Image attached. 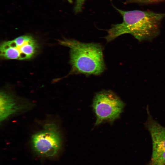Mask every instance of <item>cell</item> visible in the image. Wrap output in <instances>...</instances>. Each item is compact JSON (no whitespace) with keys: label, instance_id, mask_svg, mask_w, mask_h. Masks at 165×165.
<instances>
[{"label":"cell","instance_id":"obj_1","mask_svg":"<svg viewBox=\"0 0 165 165\" xmlns=\"http://www.w3.org/2000/svg\"><path fill=\"white\" fill-rule=\"evenodd\" d=\"M114 7L122 16L123 21L113 25L108 30V35L105 37L107 42L125 34L131 35L140 42L151 40L159 34L165 13L149 10L126 11Z\"/></svg>","mask_w":165,"mask_h":165},{"label":"cell","instance_id":"obj_2","mask_svg":"<svg viewBox=\"0 0 165 165\" xmlns=\"http://www.w3.org/2000/svg\"><path fill=\"white\" fill-rule=\"evenodd\" d=\"M60 44L70 49L72 72L87 75H98L105 69L103 48L96 43H85L73 39L64 38Z\"/></svg>","mask_w":165,"mask_h":165},{"label":"cell","instance_id":"obj_3","mask_svg":"<svg viewBox=\"0 0 165 165\" xmlns=\"http://www.w3.org/2000/svg\"><path fill=\"white\" fill-rule=\"evenodd\" d=\"M124 107V102L113 92L105 90L97 93L93 104L96 117L95 125L105 121L112 122L117 119Z\"/></svg>","mask_w":165,"mask_h":165},{"label":"cell","instance_id":"obj_4","mask_svg":"<svg viewBox=\"0 0 165 165\" xmlns=\"http://www.w3.org/2000/svg\"><path fill=\"white\" fill-rule=\"evenodd\" d=\"M38 46L32 37L23 35L13 40L2 42L0 47V56L7 59H29L36 54Z\"/></svg>","mask_w":165,"mask_h":165},{"label":"cell","instance_id":"obj_5","mask_svg":"<svg viewBox=\"0 0 165 165\" xmlns=\"http://www.w3.org/2000/svg\"><path fill=\"white\" fill-rule=\"evenodd\" d=\"M32 143L35 150L39 155L53 156L57 154L61 147L60 134L55 125L46 124L42 130L33 136Z\"/></svg>","mask_w":165,"mask_h":165},{"label":"cell","instance_id":"obj_6","mask_svg":"<svg viewBox=\"0 0 165 165\" xmlns=\"http://www.w3.org/2000/svg\"><path fill=\"white\" fill-rule=\"evenodd\" d=\"M146 126L151 138L152 148L165 150V127L154 120L149 114Z\"/></svg>","mask_w":165,"mask_h":165},{"label":"cell","instance_id":"obj_7","mask_svg":"<svg viewBox=\"0 0 165 165\" xmlns=\"http://www.w3.org/2000/svg\"><path fill=\"white\" fill-rule=\"evenodd\" d=\"M0 96V120L3 121L15 112L16 106L12 96L6 92H1Z\"/></svg>","mask_w":165,"mask_h":165},{"label":"cell","instance_id":"obj_8","mask_svg":"<svg viewBox=\"0 0 165 165\" xmlns=\"http://www.w3.org/2000/svg\"><path fill=\"white\" fill-rule=\"evenodd\" d=\"M150 165H165V150L152 148Z\"/></svg>","mask_w":165,"mask_h":165},{"label":"cell","instance_id":"obj_9","mask_svg":"<svg viewBox=\"0 0 165 165\" xmlns=\"http://www.w3.org/2000/svg\"><path fill=\"white\" fill-rule=\"evenodd\" d=\"M165 1V0H126L125 4L136 3L144 5L159 3Z\"/></svg>","mask_w":165,"mask_h":165},{"label":"cell","instance_id":"obj_10","mask_svg":"<svg viewBox=\"0 0 165 165\" xmlns=\"http://www.w3.org/2000/svg\"><path fill=\"white\" fill-rule=\"evenodd\" d=\"M85 0H75L74 11L76 13L80 12L81 11L83 5Z\"/></svg>","mask_w":165,"mask_h":165},{"label":"cell","instance_id":"obj_11","mask_svg":"<svg viewBox=\"0 0 165 165\" xmlns=\"http://www.w3.org/2000/svg\"><path fill=\"white\" fill-rule=\"evenodd\" d=\"M70 3H72V0H67Z\"/></svg>","mask_w":165,"mask_h":165}]
</instances>
